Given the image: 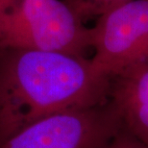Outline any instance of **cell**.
Segmentation results:
<instances>
[{"label":"cell","instance_id":"obj_1","mask_svg":"<svg viewBox=\"0 0 148 148\" xmlns=\"http://www.w3.org/2000/svg\"><path fill=\"white\" fill-rule=\"evenodd\" d=\"M110 80L84 56L0 48V143L44 117L100 106Z\"/></svg>","mask_w":148,"mask_h":148},{"label":"cell","instance_id":"obj_2","mask_svg":"<svg viewBox=\"0 0 148 148\" xmlns=\"http://www.w3.org/2000/svg\"><path fill=\"white\" fill-rule=\"evenodd\" d=\"M90 28L63 0H0V48L84 56Z\"/></svg>","mask_w":148,"mask_h":148},{"label":"cell","instance_id":"obj_3","mask_svg":"<svg viewBox=\"0 0 148 148\" xmlns=\"http://www.w3.org/2000/svg\"><path fill=\"white\" fill-rule=\"evenodd\" d=\"M90 59L108 77L148 63V0H131L97 18L90 28Z\"/></svg>","mask_w":148,"mask_h":148},{"label":"cell","instance_id":"obj_4","mask_svg":"<svg viewBox=\"0 0 148 148\" xmlns=\"http://www.w3.org/2000/svg\"><path fill=\"white\" fill-rule=\"evenodd\" d=\"M120 131L110 106L100 105L44 117L0 143V148H100Z\"/></svg>","mask_w":148,"mask_h":148},{"label":"cell","instance_id":"obj_5","mask_svg":"<svg viewBox=\"0 0 148 148\" xmlns=\"http://www.w3.org/2000/svg\"><path fill=\"white\" fill-rule=\"evenodd\" d=\"M108 96L121 130L148 147V63L112 77Z\"/></svg>","mask_w":148,"mask_h":148},{"label":"cell","instance_id":"obj_6","mask_svg":"<svg viewBox=\"0 0 148 148\" xmlns=\"http://www.w3.org/2000/svg\"><path fill=\"white\" fill-rule=\"evenodd\" d=\"M83 21L93 17L99 18L114 9L131 0H63Z\"/></svg>","mask_w":148,"mask_h":148},{"label":"cell","instance_id":"obj_7","mask_svg":"<svg viewBox=\"0 0 148 148\" xmlns=\"http://www.w3.org/2000/svg\"><path fill=\"white\" fill-rule=\"evenodd\" d=\"M110 148H148V147L143 145V143H140L137 140H135L131 136L124 133V134L115 136Z\"/></svg>","mask_w":148,"mask_h":148}]
</instances>
